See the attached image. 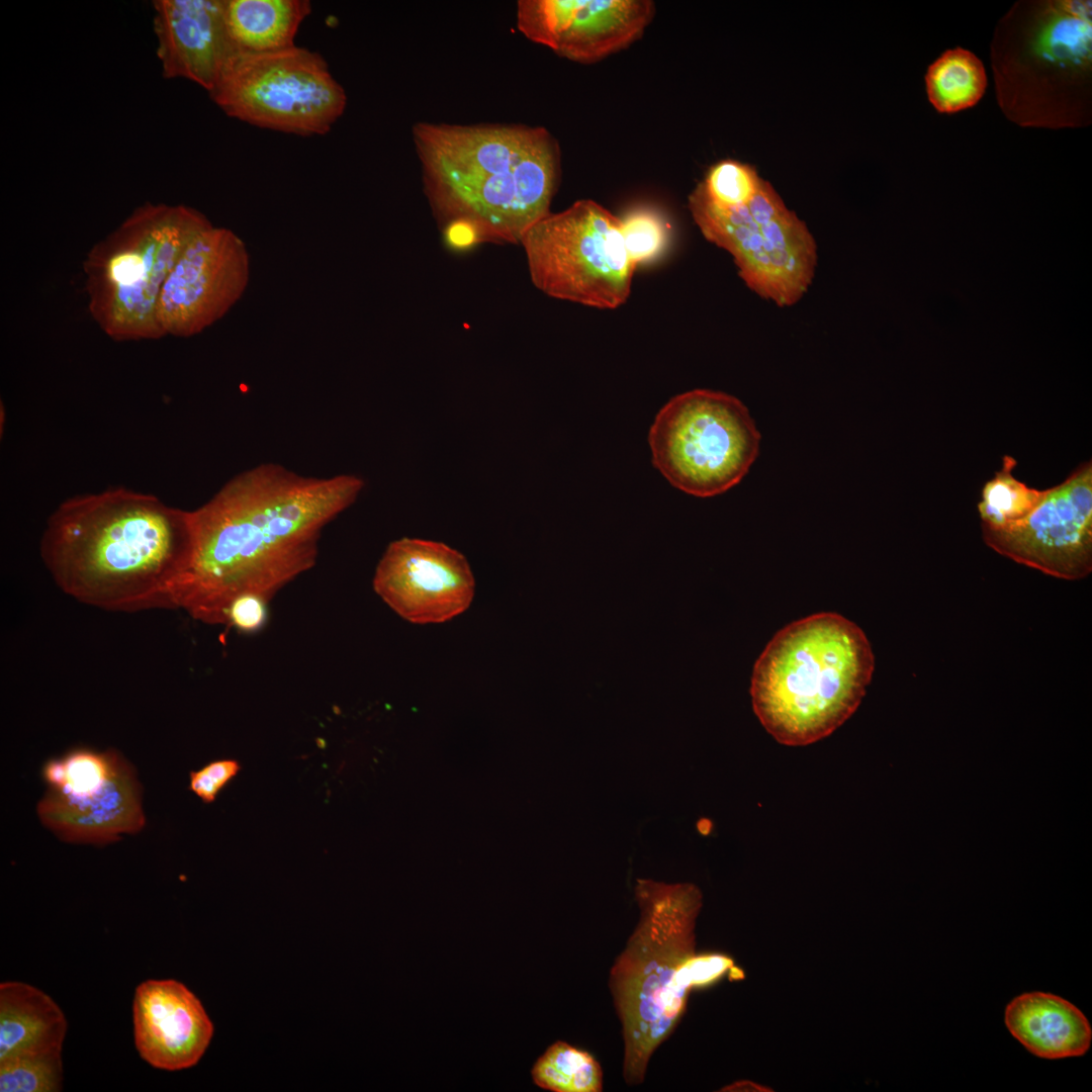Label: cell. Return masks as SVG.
<instances>
[{
	"label": "cell",
	"instance_id": "cell-26",
	"mask_svg": "<svg viewBox=\"0 0 1092 1092\" xmlns=\"http://www.w3.org/2000/svg\"><path fill=\"white\" fill-rule=\"evenodd\" d=\"M762 178L755 168L735 161L722 160L714 164L700 182L707 198L724 209L747 205L756 194Z\"/></svg>",
	"mask_w": 1092,
	"mask_h": 1092
},
{
	"label": "cell",
	"instance_id": "cell-11",
	"mask_svg": "<svg viewBox=\"0 0 1092 1092\" xmlns=\"http://www.w3.org/2000/svg\"><path fill=\"white\" fill-rule=\"evenodd\" d=\"M209 95L230 117L304 136L330 131L347 104L326 60L296 46L238 53Z\"/></svg>",
	"mask_w": 1092,
	"mask_h": 1092
},
{
	"label": "cell",
	"instance_id": "cell-5",
	"mask_svg": "<svg viewBox=\"0 0 1092 1092\" xmlns=\"http://www.w3.org/2000/svg\"><path fill=\"white\" fill-rule=\"evenodd\" d=\"M635 900L638 922L608 981L622 1026L623 1079L630 1086L645 1080L651 1057L686 1010L688 999L675 991L673 977L695 954L702 893L691 883L638 879Z\"/></svg>",
	"mask_w": 1092,
	"mask_h": 1092
},
{
	"label": "cell",
	"instance_id": "cell-22",
	"mask_svg": "<svg viewBox=\"0 0 1092 1092\" xmlns=\"http://www.w3.org/2000/svg\"><path fill=\"white\" fill-rule=\"evenodd\" d=\"M930 103L940 113H954L976 105L987 87L981 60L970 51L956 48L935 60L925 75Z\"/></svg>",
	"mask_w": 1092,
	"mask_h": 1092
},
{
	"label": "cell",
	"instance_id": "cell-8",
	"mask_svg": "<svg viewBox=\"0 0 1092 1092\" xmlns=\"http://www.w3.org/2000/svg\"><path fill=\"white\" fill-rule=\"evenodd\" d=\"M652 464L677 489L698 497L738 484L757 458L760 434L735 396L694 389L673 396L648 434Z\"/></svg>",
	"mask_w": 1092,
	"mask_h": 1092
},
{
	"label": "cell",
	"instance_id": "cell-28",
	"mask_svg": "<svg viewBox=\"0 0 1092 1092\" xmlns=\"http://www.w3.org/2000/svg\"><path fill=\"white\" fill-rule=\"evenodd\" d=\"M733 968V961L727 956L694 954L681 964L675 978L678 986L691 991L695 987L706 986L717 981Z\"/></svg>",
	"mask_w": 1092,
	"mask_h": 1092
},
{
	"label": "cell",
	"instance_id": "cell-4",
	"mask_svg": "<svg viewBox=\"0 0 1092 1092\" xmlns=\"http://www.w3.org/2000/svg\"><path fill=\"white\" fill-rule=\"evenodd\" d=\"M875 670L863 631L835 613H819L776 633L756 660L750 695L755 715L780 743H814L859 706Z\"/></svg>",
	"mask_w": 1092,
	"mask_h": 1092
},
{
	"label": "cell",
	"instance_id": "cell-14",
	"mask_svg": "<svg viewBox=\"0 0 1092 1092\" xmlns=\"http://www.w3.org/2000/svg\"><path fill=\"white\" fill-rule=\"evenodd\" d=\"M250 279V256L232 230L213 224L186 247L167 277L158 301L165 336L188 338L223 317Z\"/></svg>",
	"mask_w": 1092,
	"mask_h": 1092
},
{
	"label": "cell",
	"instance_id": "cell-7",
	"mask_svg": "<svg viewBox=\"0 0 1092 1092\" xmlns=\"http://www.w3.org/2000/svg\"><path fill=\"white\" fill-rule=\"evenodd\" d=\"M211 225L193 207L147 202L98 242L84 272L88 308L100 330L119 342L163 338L161 289L186 247Z\"/></svg>",
	"mask_w": 1092,
	"mask_h": 1092
},
{
	"label": "cell",
	"instance_id": "cell-23",
	"mask_svg": "<svg viewBox=\"0 0 1092 1092\" xmlns=\"http://www.w3.org/2000/svg\"><path fill=\"white\" fill-rule=\"evenodd\" d=\"M532 1079L538 1087L553 1092H601L603 1070L586 1051L563 1040L549 1045L537 1059Z\"/></svg>",
	"mask_w": 1092,
	"mask_h": 1092
},
{
	"label": "cell",
	"instance_id": "cell-29",
	"mask_svg": "<svg viewBox=\"0 0 1092 1092\" xmlns=\"http://www.w3.org/2000/svg\"><path fill=\"white\" fill-rule=\"evenodd\" d=\"M236 759H218L190 772L189 789L204 803H212L220 790L240 771Z\"/></svg>",
	"mask_w": 1092,
	"mask_h": 1092
},
{
	"label": "cell",
	"instance_id": "cell-10",
	"mask_svg": "<svg viewBox=\"0 0 1092 1092\" xmlns=\"http://www.w3.org/2000/svg\"><path fill=\"white\" fill-rule=\"evenodd\" d=\"M534 285L548 296L614 309L631 292L635 266L620 218L590 199L549 213L523 237Z\"/></svg>",
	"mask_w": 1092,
	"mask_h": 1092
},
{
	"label": "cell",
	"instance_id": "cell-3",
	"mask_svg": "<svg viewBox=\"0 0 1092 1092\" xmlns=\"http://www.w3.org/2000/svg\"><path fill=\"white\" fill-rule=\"evenodd\" d=\"M412 136L428 200L448 229L521 244L550 213L560 150L545 127L418 122Z\"/></svg>",
	"mask_w": 1092,
	"mask_h": 1092
},
{
	"label": "cell",
	"instance_id": "cell-9",
	"mask_svg": "<svg viewBox=\"0 0 1092 1092\" xmlns=\"http://www.w3.org/2000/svg\"><path fill=\"white\" fill-rule=\"evenodd\" d=\"M703 236L734 259L746 286L779 306L795 304L808 290L817 246L807 225L762 179L751 201L739 208L713 204L699 183L688 198Z\"/></svg>",
	"mask_w": 1092,
	"mask_h": 1092
},
{
	"label": "cell",
	"instance_id": "cell-16",
	"mask_svg": "<svg viewBox=\"0 0 1092 1092\" xmlns=\"http://www.w3.org/2000/svg\"><path fill=\"white\" fill-rule=\"evenodd\" d=\"M655 15L650 0H520L518 29L531 41L593 63L639 39Z\"/></svg>",
	"mask_w": 1092,
	"mask_h": 1092
},
{
	"label": "cell",
	"instance_id": "cell-1",
	"mask_svg": "<svg viewBox=\"0 0 1092 1092\" xmlns=\"http://www.w3.org/2000/svg\"><path fill=\"white\" fill-rule=\"evenodd\" d=\"M364 485L356 475L304 476L276 463L234 476L189 511L191 555L177 608L226 625L228 609L240 596L268 602L314 565L323 529Z\"/></svg>",
	"mask_w": 1092,
	"mask_h": 1092
},
{
	"label": "cell",
	"instance_id": "cell-21",
	"mask_svg": "<svg viewBox=\"0 0 1092 1092\" xmlns=\"http://www.w3.org/2000/svg\"><path fill=\"white\" fill-rule=\"evenodd\" d=\"M310 12L307 0H223L226 30L240 53L294 47L298 28Z\"/></svg>",
	"mask_w": 1092,
	"mask_h": 1092
},
{
	"label": "cell",
	"instance_id": "cell-24",
	"mask_svg": "<svg viewBox=\"0 0 1092 1092\" xmlns=\"http://www.w3.org/2000/svg\"><path fill=\"white\" fill-rule=\"evenodd\" d=\"M1016 460L1005 455L1002 467L982 489L978 511L982 526L1002 530L1020 523L1038 506L1046 489L1038 490L1019 481L1012 470Z\"/></svg>",
	"mask_w": 1092,
	"mask_h": 1092
},
{
	"label": "cell",
	"instance_id": "cell-12",
	"mask_svg": "<svg viewBox=\"0 0 1092 1092\" xmlns=\"http://www.w3.org/2000/svg\"><path fill=\"white\" fill-rule=\"evenodd\" d=\"M41 772L48 788L37 815L63 841L102 845L144 827L141 785L115 750L76 748L48 760Z\"/></svg>",
	"mask_w": 1092,
	"mask_h": 1092
},
{
	"label": "cell",
	"instance_id": "cell-27",
	"mask_svg": "<svg viewBox=\"0 0 1092 1092\" xmlns=\"http://www.w3.org/2000/svg\"><path fill=\"white\" fill-rule=\"evenodd\" d=\"M620 222L628 256L635 267L654 261L665 250L669 226L655 209H632L620 218Z\"/></svg>",
	"mask_w": 1092,
	"mask_h": 1092
},
{
	"label": "cell",
	"instance_id": "cell-31",
	"mask_svg": "<svg viewBox=\"0 0 1092 1092\" xmlns=\"http://www.w3.org/2000/svg\"><path fill=\"white\" fill-rule=\"evenodd\" d=\"M722 1091H755V1092H761V1091H769V1089H764V1087H762V1086H760V1085H758V1084H756L754 1082H751V1081H739V1082H735V1083L725 1087L724 1089H722Z\"/></svg>",
	"mask_w": 1092,
	"mask_h": 1092
},
{
	"label": "cell",
	"instance_id": "cell-18",
	"mask_svg": "<svg viewBox=\"0 0 1092 1092\" xmlns=\"http://www.w3.org/2000/svg\"><path fill=\"white\" fill-rule=\"evenodd\" d=\"M154 9L164 77L187 79L209 93L240 53L226 30L223 0H157Z\"/></svg>",
	"mask_w": 1092,
	"mask_h": 1092
},
{
	"label": "cell",
	"instance_id": "cell-25",
	"mask_svg": "<svg viewBox=\"0 0 1092 1092\" xmlns=\"http://www.w3.org/2000/svg\"><path fill=\"white\" fill-rule=\"evenodd\" d=\"M62 1082V1052L0 1061L1 1092H58Z\"/></svg>",
	"mask_w": 1092,
	"mask_h": 1092
},
{
	"label": "cell",
	"instance_id": "cell-15",
	"mask_svg": "<svg viewBox=\"0 0 1092 1092\" xmlns=\"http://www.w3.org/2000/svg\"><path fill=\"white\" fill-rule=\"evenodd\" d=\"M376 594L400 617L442 623L462 614L475 590L465 556L448 545L401 538L391 542L376 567Z\"/></svg>",
	"mask_w": 1092,
	"mask_h": 1092
},
{
	"label": "cell",
	"instance_id": "cell-30",
	"mask_svg": "<svg viewBox=\"0 0 1092 1092\" xmlns=\"http://www.w3.org/2000/svg\"><path fill=\"white\" fill-rule=\"evenodd\" d=\"M267 603L256 595L240 596L228 609L226 625L245 632L259 630L266 621Z\"/></svg>",
	"mask_w": 1092,
	"mask_h": 1092
},
{
	"label": "cell",
	"instance_id": "cell-17",
	"mask_svg": "<svg viewBox=\"0 0 1092 1092\" xmlns=\"http://www.w3.org/2000/svg\"><path fill=\"white\" fill-rule=\"evenodd\" d=\"M132 1020L141 1058L166 1071L196 1065L213 1035V1024L200 1000L171 979L148 980L136 987Z\"/></svg>",
	"mask_w": 1092,
	"mask_h": 1092
},
{
	"label": "cell",
	"instance_id": "cell-6",
	"mask_svg": "<svg viewBox=\"0 0 1092 1092\" xmlns=\"http://www.w3.org/2000/svg\"><path fill=\"white\" fill-rule=\"evenodd\" d=\"M998 98L1015 121L1080 124L1088 116L1091 79V2L1017 4L993 42Z\"/></svg>",
	"mask_w": 1092,
	"mask_h": 1092
},
{
	"label": "cell",
	"instance_id": "cell-2",
	"mask_svg": "<svg viewBox=\"0 0 1092 1092\" xmlns=\"http://www.w3.org/2000/svg\"><path fill=\"white\" fill-rule=\"evenodd\" d=\"M40 555L56 584L83 604L177 608L191 555L189 511L126 488L78 495L49 518Z\"/></svg>",
	"mask_w": 1092,
	"mask_h": 1092
},
{
	"label": "cell",
	"instance_id": "cell-19",
	"mask_svg": "<svg viewBox=\"0 0 1092 1092\" xmlns=\"http://www.w3.org/2000/svg\"><path fill=\"white\" fill-rule=\"evenodd\" d=\"M1005 1024L1027 1051L1039 1058L1063 1059L1086 1054L1092 1028L1075 1005L1054 994L1024 993L1005 1009Z\"/></svg>",
	"mask_w": 1092,
	"mask_h": 1092
},
{
	"label": "cell",
	"instance_id": "cell-20",
	"mask_svg": "<svg viewBox=\"0 0 1092 1092\" xmlns=\"http://www.w3.org/2000/svg\"><path fill=\"white\" fill-rule=\"evenodd\" d=\"M68 1021L43 991L23 982L0 984V1061L62 1052Z\"/></svg>",
	"mask_w": 1092,
	"mask_h": 1092
},
{
	"label": "cell",
	"instance_id": "cell-13",
	"mask_svg": "<svg viewBox=\"0 0 1092 1092\" xmlns=\"http://www.w3.org/2000/svg\"><path fill=\"white\" fill-rule=\"evenodd\" d=\"M984 542L997 553L1044 574L1078 580L1092 571V462H1083L1062 483L1046 489L1023 521L1002 530L982 526Z\"/></svg>",
	"mask_w": 1092,
	"mask_h": 1092
}]
</instances>
